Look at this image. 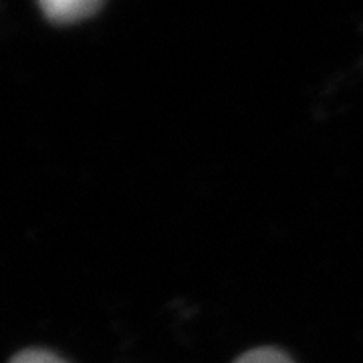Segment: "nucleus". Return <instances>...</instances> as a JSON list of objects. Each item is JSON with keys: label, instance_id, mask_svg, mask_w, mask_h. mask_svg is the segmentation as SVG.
Masks as SVG:
<instances>
[{"label": "nucleus", "instance_id": "nucleus-1", "mask_svg": "<svg viewBox=\"0 0 363 363\" xmlns=\"http://www.w3.org/2000/svg\"><path fill=\"white\" fill-rule=\"evenodd\" d=\"M40 13L55 25H73L85 21L104 9L101 0H43L39 2Z\"/></svg>", "mask_w": 363, "mask_h": 363}, {"label": "nucleus", "instance_id": "nucleus-2", "mask_svg": "<svg viewBox=\"0 0 363 363\" xmlns=\"http://www.w3.org/2000/svg\"><path fill=\"white\" fill-rule=\"evenodd\" d=\"M234 363H295L285 351L277 347H257L242 353Z\"/></svg>", "mask_w": 363, "mask_h": 363}, {"label": "nucleus", "instance_id": "nucleus-3", "mask_svg": "<svg viewBox=\"0 0 363 363\" xmlns=\"http://www.w3.org/2000/svg\"><path fill=\"white\" fill-rule=\"evenodd\" d=\"M9 363H67L59 355L47 350H25L18 351Z\"/></svg>", "mask_w": 363, "mask_h": 363}]
</instances>
